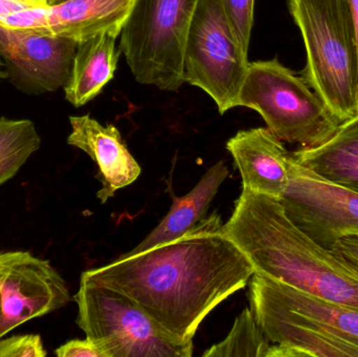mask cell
Segmentation results:
<instances>
[{
  "label": "cell",
  "instance_id": "ac0fdd59",
  "mask_svg": "<svg viewBox=\"0 0 358 357\" xmlns=\"http://www.w3.org/2000/svg\"><path fill=\"white\" fill-rule=\"evenodd\" d=\"M40 146L33 122L0 117V186L14 178Z\"/></svg>",
  "mask_w": 358,
  "mask_h": 357
},
{
  "label": "cell",
  "instance_id": "52a82bcc",
  "mask_svg": "<svg viewBox=\"0 0 358 357\" xmlns=\"http://www.w3.org/2000/svg\"><path fill=\"white\" fill-rule=\"evenodd\" d=\"M248 65L222 0H199L185 40V83L201 88L223 115L239 106Z\"/></svg>",
  "mask_w": 358,
  "mask_h": 357
},
{
  "label": "cell",
  "instance_id": "277c9868",
  "mask_svg": "<svg viewBox=\"0 0 358 357\" xmlns=\"http://www.w3.org/2000/svg\"><path fill=\"white\" fill-rule=\"evenodd\" d=\"M239 106L257 111L281 142L300 148L323 144L342 124L303 78L277 59L250 63Z\"/></svg>",
  "mask_w": 358,
  "mask_h": 357
},
{
  "label": "cell",
  "instance_id": "8fae6325",
  "mask_svg": "<svg viewBox=\"0 0 358 357\" xmlns=\"http://www.w3.org/2000/svg\"><path fill=\"white\" fill-rule=\"evenodd\" d=\"M69 123L71 132L67 144L84 151L98 165L102 188L96 197L101 203H106L117 190L138 180L142 169L115 126L101 125L90 115L69 117Z\"/></svg>",
  "mask_w": 358,
  "mask_h": 357
},
{
  "label": "cell",
  "instance_id": "9a60e30c",
  "mask_svg": "<svg viewBox=\"0 0 358 357\" xmlns=\"http://www.w3.org/2000/svg\"><path fill=\"white\" fill-rule=\"evenodd\" d=\"M290 155L317 177L358 192V115L343 122L323 144L299 148Z\"/></svg>",
  "mask_w": 358,
  "mask_h": 357
},
{
  "label": "cell",
  "instance_id": "2e32d148",
  "mask_svg": "<svg viewBox=\"0 0 358 357\" xmlns=\"http://www.w3.org/2000/svg\"><path fill=\"white\" fill-rule=\"evenodd\" d=\"M117 38L103 33L78 44L71 75L63 87L65 99L73 106L87 104L115 77L121 54L115 50Z\"/></svg>",
  "mask_w": 358,
  "mask_h": 357
},
{
  "label": "cell",
  "instance_id": "4316f807",
  "mask_svg": "<svg viewBox=\"0 0 358 357\" xmlns=\"http://www.w3.org/2000/svg\"><path fill=\"white\" fill-rule=\"evenodd\" d=\"M3 68V60H2L1 56H0V79H4V78L8 77V73H6V71H4Z\"/></svg>",
  "mask_w": 358,
  "mask_h": 357
},
{
  "label": "cell",
  "instance_id": "603a6c76",
  "mask_svg": "<svg viewBox=\"0 0 358 357\" xmlns=\"http://www.w3.org/2000/svg\"><path fill=\"white\" fill-rule=\"evenodd\" d=\"M55 354L58 357H104L100 348L88 337L67 342L56 349Z\"/></svg>",
  "mask_w": 358,
  "mask_h": 357
},
{
  "label": "cell",
  "instance_id": "9c48e42d",
  "mask_svg": "<svg viewBox=\"0 0 358 357\" xmlns=\"http://www.w3.org/2000/svg\"><path fill=\"white\" fill-rule=\"evenodd\" d=\"M66 282L48 260L16 251L0 280V340L33 319L64 307Z\"/></svg>",
  "mask_w": 358,
  "mask_h": 357
},
{
  "label": "cell",
  "instance_id": "4fadbf2b",
  "mask_svg": "<svg viewBox=\"0 0 358 357\" xmlns=\"http://www.w3.org/2000/svg\"><path fill=\"white\" fill-rule=\"evenodd\" d=\"M250 284L311 326L358 348V309L309 295L261 272H255Z\"/></svg>",
  "mask_w": 358,
  "mask_h": 357
},
{
  "label": "cell",
  "instance_id": "7402d4cb",
  "mask_svg": "<svg viewBox=\"0 0 358 357\" xmlns=\"http://www.w3.org/2000/svg\"><path fill=\"white\" fill-rule=\"evenodd\" d=\"M59 2L60 0H0V23L25 10L50 8Z\"/></svg>",
  "mask_w": 358,
  "mask_h": 357
},
{
  "label": "cell",
  "instance_id": "83f0119b",
  "mask_svg": "<svg viewBox=\"0 0 358 357\" xmlns=\"http://www.w3.org/2000/svg\"><path fill=\"white\" fill-rule=\"evenodd\" d=\"M61 1H63V0H60V2H61Z\"/></svg>",
  "mask_w": 358,
  "mask_h": 357
},
{
  "label": "cell",
  "instance_id": "7c38bea8",
  "mask_svg": "<svg viewBox=\"0 0 358 357\" xmlns=\"http://www.w3.org/2000/svg\"><path fill=\"white\" fill-rule=\"evenodd\" d=\"M246 190L281 198L289 182L290 152L268 128L242 130L227 143Z\"/></svg>",
  "mask_w": 358,
  "mask_h": 357
},
{
  "label": "cell",
  "instance_id": "30bf717a",
  "mask_svg": "<svg viewBox=\"0 0 358 357\" xmlns=\"http://www.w3.org/2000/svg\"><path fill=\"white\" fill-rule=\"evenodd\" d=\"M77 48L73 40L52 33L0 25V56L6 73L25 92L43 94L64 87Z\"/></svg>",
  "mask_w": 358,
  "mask_h": 357
},
{
  "label": "cell",
  "instance_id": "7a4b0ae2",
  "mask_svg": "<svg viewBox=\"0 0 358 357\" xmlns=\"http://www.w3.org/2000/svg\"><path fill=\"white\" fill-rule=\"evenodd\" d=\"M223 228L257 272L358 309L357 270L300 230L279 199L243 189Z\"/></svg>",
  "mask_w": 358,
  "mask_h": 357
},
{
  "label": "cell",
  "instance_id": "d4e9b609",
  "mask_svg": "<svg viewBox=\"0 0 358 357\" xmlns=\"http://www.w3.org/2000/svg\"><path fill=\"white\" fill-rule=\"evenodd\" d=\"M13 253H14V252H2V253H0V280H1L2 276H3L4 272H6V268H8V263H10V259H12Z\"/></svg>",
  "mask_w": 358,
  "mask_h": 357
},
{
  "label": "cell",
  "instance_id": "44dd1931",
  "mask_svg": "<svg viewBox=\"0 0 358 357\" xmlns=\"http://www.w3.org/2000/svg\"><path fill=\"white\" fill-rule=\"evenodd\" d=\"M48 356L39 335H13L0 340V357H45Z\"/></svg>",
  "mask_w": 358,
  "mask_h": 357
},
{
  "label": "cell",
  "instance_id": "8992f818",
  "mask_svg": "<svg viewBox=\"0 0 358 357\" xmlns=\"http://www.w3.org/2000/svg\"><path fill=\"white\" fill-rule=\"evenodd\" d=\"M198 1L134 0L120 48L136 81L166 92L182 86L185 40Z\"/></svg>",
  "mask_w": 358,
  "mask_h": 357
},
{
  "label": "cell",
  "instance_id": "cb8c5ba5",
  "mask_svg": "<svg viewBox=\"0 0 358 357\" xmlns=\"http://www.w3.org/2000/svg\"><path fill=\"white\" fill-rule=\"evenodd\" d=\"M332 253L358 272V237H346L338 241Z\"/></svg>",
  "mask_w": 358,
  "mask_h": 357
},
{
  "label": "cell",
  "instance_id": "ba28073f",
  "mask_svg": "<svg viewBox=\"0 0 358 357\" xmlns=\"http://www.w3.org/2000/svg\"><path fill=\"white\" fill-rule=\"evenodd\" d=\"M289 219L328 251L358 237V192L317 177L289 156V182L280 198Z\"/></svg>",
  "mask_w": 358,
  "mask_h": 357
},
{
  "label": "cell",
  "instance_id": "5bb4252c",
  "mask_svg": "<svg viewBox=\"0 0 358 357\" xmlns=\"http://www.w3.org/2000/svg\"><path fill=\"white\" fill-rule=\"evenodd\" d=\"M134 0H63L48 8V29L78 44L103 33L119 36Z\"/></svg>",
  "mask_w": 358,
  "mask_h": 357
},
{
  "label": "cell",
  "instance_id": "5b68a950",
  "mask_svg": "<svg viewBox=\"0 0 358 357\" xmlns=\"http://www.w3.org/2000/svg\"><path fill=\"white\" fill-rule=\"evenodd\" d=\"M77 324L104 357H189L193 342L168 333L127 296L80 280Z\"/></svg>",
  "mask_w": 358,
  "mask_h": 357
},
{
  "label": "cell",
  "instance_id": "e0dca14e",
  "mask_svg": "<svg viewBox=\"0 0 358 357\" xmlns=\"http://www.w3.org/2000/svg\"><path fill=\"white\" fill-rule=\"evenodd\" d=\"M229 169L224 161L213 166L185 196L174 197L170 211L159 226L131 252L138 254L151 247L169 242L182 236L206 217L210 203L218 193L222 182L229 177Z\"/></svg>",
  "mask_w": 358,
  "mask_h": 357
},
{
  "label": "cell",
  "instance_id": "484cf974",
  "mask_svg": "<svg viewBox=\"0 0 358 357\" xmlns=\"http://www.w3.org/2000/svg\"><path fill=\"white\" fill-rule=\"evenodd\" d=\"M349 3H350L351 14H352L353 23H355L358 48V0H349Z\"/></svg>",
  "mask_w": 358,
  "mask_h": 357
},
{
  "label": "cell",
  "instance_id": "ffe728a7",
  "mask_svg": "<svg viewBox=\"0 0 358 357\" xmlns=\"http://www.w3.org/2000/svg\"><path fill=\"white\" fill-rule=\"evenodd\" d=\"M222 2L234 33L240 45L248 54L254 23L255 0H222Z\"/></svg>",
  "mask_w": 358,
  "mask_h": 357
},
{
  "label": "cell",
  "instance_id": "6da1fadb",
  "mask_svg": "<svg viewBox=\"0 0 358 357\" xmlns=\"http://www.w3.org/2000/svg\"><path fill=\"white\" fill-rule=\"evenodd\" d=\"M223 226L213 214L174 240L125 254L81 278L124 293L173 337L193 342L208 314L256 272Z\"/></svg>",
  "mask_w": 358,
  "mask_h": 357
},
{
  "label": "cell",
  "instance_id": "3957f363",
  "mask_svg": "<svg viewBox=\"0 0 358 357\" xmlns=\"http://www.w3.org/2000/svg\"><path fill=\"white\" fill-rule=\"evenodd\" d=\"M306 48L302 78L341 122L358 115V48L349 0H288Z\"/></svg>",
  "mask_w": 358,
  "mask_h": 357
},
{
  "label": "cell",
  "instance_id": "d6986e66",
  "mask_svg": "<svg viewBox=\"0 0 358 357\" xmlns=\"http://www.w3.org/2000/svg\"><path fill=\"white\" fill-rule=\"evenodd\" d=\"M269 346L252 310L245 308L236 319L229 335L204 352L203 357H266Z\"/></svg>",
  "mask_w": 358,
  "mask_h": 357
}]
</instances>
